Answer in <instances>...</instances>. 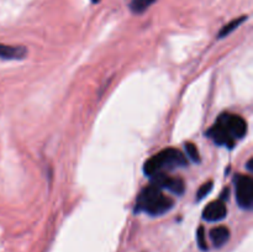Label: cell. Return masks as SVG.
Instances as JSON below:
<instances>
[{"instance_id": "7", "label": "cell", "mask_w": 253, "mask_h": 252, "mask_svg": "<svg viewBox=\"0 0 253 252\" xmlns=\"http://www.w3.org/2000/svg\"><path fill=\"white\" fill-rule=\"evenodd\" d=\"M227 214V208L224 200H215L207 205V208L203 211V219L209 222L220 221L224 219Z\"/></svg>"}, {"instance_id": "6", "label": "cell", "mask_w": 253, "mask_h": 252, "mask_svg": "<svg viewBox=\"0 0 253 252\" xmlns=\"http://www.w3.org/2000/svg\"><path fill=\"white\" fill-rule=\"evenodd\" d=\"M208 136H209L210 138H212L217 145L229 146V147H234L235 145V140L229 133V131H227L226 126H225L221 118L217 119L216 124H215L214 126H211V128L208 131Z\"/></svg>"}, {"instance_id": "12", "label": "cell", "mask_w": 253, "mask_h": 252, "mask_svg": "<svg viewBox=\"0 0 253 252\" xmlns=\"http://www.w3.org/2000/svg\"><path fill=\"white\" fill-rule=\"evenodd\" d=\"M185 153L194 163H200V153L197 145L192 142L185 143Z\"/></svg>"}, {"instance_id": "3", "label": "cell", "mask_w": 253, "mask_h": 252, "mask_svg": "<svg viewBox=\"0 0 253 252\" xmlns=\"http://www.w3.org/2000/svg\"><path fill=\"white\" fill-rule=\"evenodd\" d=\"M236 200L244 209H251L253 203V179L250 175L236 178Z\"/></svg>"}, {"instance_id": "9", "label": "cell", "mask_w": 253, "mask_h": 252, "mask_svg": "<svg viewBox=\"0 0 253 252\" xmlns=\"http://www.w3.org/2000/svg\"><path fill=\"white\" fill-rule=\"evenodd\" d=\"M210 239H211L212 245H214L216 249H220L224 245H226V242L230 239V230L226 226H216L210 231Z\"/></svg>"}, {"instance_id": "16", "label": "cell", "mask_w": 253, "mask_h": 252, "mask_svg": "<svg viewBox=\"0 0 253 252\" xmlns=\"http://www.w3.org/2000/svg\"><path fill=\"white\" fill-rule=\"evenodd\" d=\"M100 0H91V2H94V4H96V2H99Z\"/></svg>"}, {"instance_id": "11", "label": "cell", "mask_w": 253, "mask_h": 252, "mask_svg": "<svg viewBox=\"0 0 253 252\" xmlns=\"http://www.w3.org/2000/svg\"><path fill=\"white\" fill-rule=\"evenodd\" d=\"M156 0H131L130 10L133 14H142L145 12Z\"/></svg>"}, {"instance_id": "4", "label": "cell", "mask_w": 253, "mask_h": 252, "mask_svg": "<svg viewBox=\"0 0 253 252\" xmlns=\"http://www.w3.org/2000/svg\"><path fill=\"white\" fill-rule=\"evenodd\" d=\"M151 184L161 188V189H167L168 192L173 193L175 195H182L184 193L185 187L184 182L178 177H170L166 173H157L152 175V183Z\"/></svg>"}, {"instance_id": "14", "label": "cell", "mask_w": 253, "mask_h": 252, "mask_svg": "<svg viewBox=\"0 0 253 252\" xmlns=\"http://www.w3.org/2000/svg\"><path fill=\"white\" fill-rule=\"evenodd\" d=\"M211 189H212V182H207V183H204V184H203L202 187L199 188V190H198V197H197V199H198V200L204 199V198L207 197V195L209 194L210 192H211Z\"/></svg>"}, {"instance_id": "2", "label": "cell", "mask_w": 253, "mask_h": 252, "mask_svg": "<svg viewBox=\"0 0 253 252\" xmlns=\"http://www.w3.org/2000/svg\"><path fill=\"white\" fill-rule=\"evenodd\" d=\"M187 165L188 161L182 151L177 148H166L146 161L143 166V172L152 177L157 173H165L166 170L185 167Z\"/></svg>"}, {"instance_id": "10", "label": "cell", "mask_w": 253, "mask_h": 252, "mask_svg": "<svg viewBox=\"0 0 253 252\" xmlns=\"http://www.w3.org/2000/svg\"><path fill=\"white\" fill-rule=\"evenodd\" d=\"M246 20H247V16L245 15V16H240V17H237V19L230 21L229 24L225 25V26L221 29V31L219 32V39H222V37H225V36H227V35L231 34L234 30H236L237 27H239L242 22L246 21Z\"/></svg>"}, {"instance_id": "13", "label": "cell", "mask_w": 253, "mask_h": 252, "mask_svg": "<svg viewBox=\"0 0 253 252\" xmlns=\"http://www.w3.org/2000/svg\"><path fill=\"white\" fill-rule=\"evenodd\" d=\"M197 239H198V245H199L200 249H202L203 251H207L208 244H207V239H205V229L203 226H200L199 229H198Z\"/></svg>"}, {"instance_id": "5", "label": "cell", "mask_w": 253, "mask_h": 252, "mask_svg": "<svg viewBox=\"0 0 253 252\" xmlns=\"http://www.w3.org/2000/svg\"><path fill=\"white\" fill-rule=\"evenodd\" d=\"M220 118L224 121L227 131L234 140L245 137L247 133V124L245 119H242L240 115H230V114H222Z\"/></svg>"}, {"instance_id": "1", "label": "cell", "mask_w": 253, "mask_h": 252, "mask_svg": "<svg viewBox=\"0 0 253 252\" xmlns=\"http://www.w3.org/2000/svg\"><path fill=\"white\" fill-rule=\"evenodd\" d=\"M173 199L163 194L162 189L150 184L138 194L136 211H145L152 216L166 214L173 208Z\"/></svg>"}, {"instance_id": "15", "label": "cell", "mask_w": 253, "mask_h": 252, "mask_svg": "<svg viewBox=\"0 0 253 252\" xmlns=\"http://www.w3.org/2000/svg\"><path fill=\"white\" fill-rule=\"evenodd\" d=\"M229 192H230V189H229V188H226V189H225V193L222 192V194H221V198H220V199H221V200H224V199H227V194H229Z\"/></svg>"}, {"instance_id": "8", "label": "cell", "mask_w": 253, "mask_h": 252, "mask_svg": "<svg viewBox=\"0 0 253 252\" xmlns=\"http://www.w3.org/2000/svg\"><path fill=\"white\" fill-rule=\"evenodd\" d=\"M27 54V49L22 46H7L0 43V58L1 59H22Z\"/></svg>"}]
</instances>
